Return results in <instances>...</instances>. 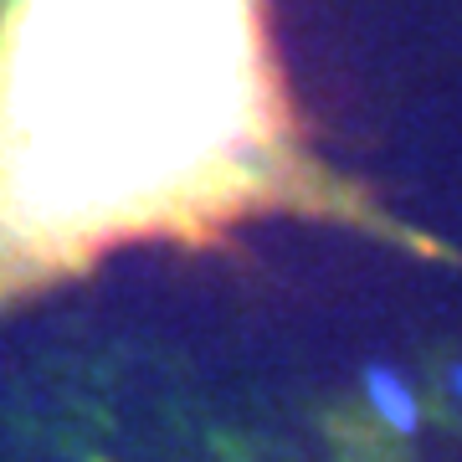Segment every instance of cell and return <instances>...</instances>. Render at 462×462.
Listing matches in <instances>:
<instances>
[{
	"mask_svg": "<svg viewBox=\"0 0 462 462\" xmlns=\"http://www.w3.org/2000/svg\"><path fill=\"white\" fill-rule=\"evenodd\" d=\"M257 0H26L0 180L42 242L103 247L263 211L282 175Z\"/></svg>",
	"mask_w": 462,
	"mask_h": 462,
	"instance_id": "6da1fadb",
	"label": "cell"
},
{
	"mask_svg": "<svg viewBox=\"0 0 462 462\" xmlns=\"http://www.w3.org/2000/svg\"><path fill=\"white\" fill-rule=\"evenodd\" d=\"M360 385H365L370 411L396 431V437H416V431H421V396H416V385L401 375L396 365H385V360L365 365Z\"/></svg>",
	"mask_w": 462,
	"mask_h": 462,
	"instance_id": "7a4b0ae2",
	"label": "cell"
},
{
	"mask_svg": "<svg viewBox=\"0 0 462 462\" xmlns=\"http://www.w3.org/2000/svg\"><path fill=\"white\" fill-rule=\"evenodd\" d=\"M447 391L462 401V365H452V370H447Z\"/></svg>",
	"mask_w": 462,
	"mask_h": 462,
	"instance_id": "3957f363",
	"label": "cell"
}]
</instances>
